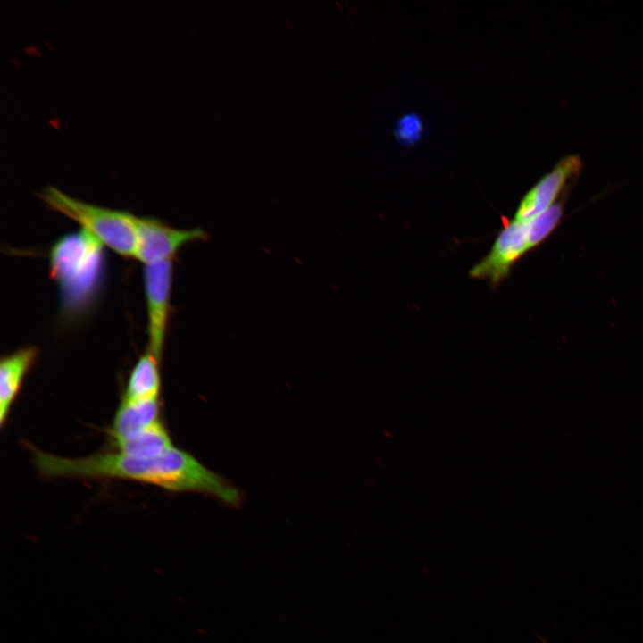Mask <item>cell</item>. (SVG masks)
Instances as JSON below:
<instances>
[{
	"instance_id": "7",
	"label": "cell",
	"mask_w": 643,
	"mask_h": 643,
	"mask_svg": "<svg viewBox=\"0 0 643 643\" xmlns=\"http://www.w3.org/2000/svg\"><path fill=\"white\" fill-rule=\"evenodd\" d=\"M577 157L563 159L545 175L521 200L513 221H527L553 205L567 179L579 171Z\"/></svg>"
},
{
	"instance_id": "3",
	"label": "cell",
	"mask_w": 643,
	"mask_h": 643,
	"mask_svg": "<svg viewBox=\"0 0 643 643\" xmlns=\"http://www.w3.org/2000/svg\"><path fill=\"white\" fill-rule=\"evenodd\" d=\"M39 196L49 208L79 223L104 246L125 258H135L137 216L127 211L77 200L52 186L46 188Z\"/></svg>"
},
{
	"instance_id": "5",
	"label": "cell",
	"mask_w": 643,
	"mask_h": 643,
	"mask_svg": "<svg viewBox=\"0 0 643 643\" xmlns=\"http://www.w3.org/2000/svg\"><path fill=\"white\" fill-rule=\"evenodd\" d=\"M530 250L526 222L506 221L490 251L469 271V275L475 280H489L492 287H497L508 277L517 261Z\"/></svg>"
},
{
	"instance_id": "9",
	"label": "cell",
	"mask_w": 643,
	"mask_h": 643,
	"mask_svg": "<svg viewBox=\"0 0 643 643\" xmlns=\"http://www.w3.org/2000/svg\"><path fill=\"white\" fill-rule=\"evenodd\" d=\"M160 398L121 399L110 428L113 443L141 432L162 422Z\"/></svg>"
},
{
	"instance_id": "11",
	"label": "cell",
	"mask_w": 643,
	"mask_h": 643,
	"mask_svg": "<svg viewBox=\"0 0 643 643\" xmlns=\"http://www.w3.org/2000/svg\"><path fill=\"white\" fill-rule=\"evenodd\" d=\"M121 453L134 456L160 455L173 444L163 422L113 444Z\"/></svg>"
},
{
	"instance_id": "12",
	"label": "cell",
	"mask_w": 643,
	"mask_h": 643,
	"mask_svg": "<svg viewBox=\"0 0 643 643\" xmlns=\"http://www.w3.org/2000/svg\"><path fill=\"white\" fill-rule=\"evenodd\" d=\"M563 216V206L555 203L549 208L525 221L531 249L539 246L555 230Z\"/></svg>"
},
{
	"instance_id": "1",
	"label": "cell",
	"mask_w": 643,
	"mask_h": 643,
	"mask_svg": "<svg viewBox=\"0 0 643 643\" xmlns=\"http://www.w3.org/2000/svg\"><path fill=\"white\" fill-rule=\"evenodd\" d=\"M33 457L38 472L49 477L135 480L172 491L205 493L232 506L243 499L241 491L228 480L174 446L153 456L116 451L68 458L34 449Z\"/></svg>"
},
{
	"instance_id": "8",
	"label": "cell",
	"mask_w": 643,
	"mask_h": 643,
	"mask_svg": "<svg viewBox=\"0 0 643 643\" xmlns=\"http://www.w3.org/2000/svg\"><path fill=\"white\" fill-rule=\"evenodd\" d=\"M38 349L34 346L21 347L2 356L0 361V425L6 422L13 404L17 398L23 380L34 365Z\"/></svg>"
},
{
	"instance_id": "10",
	"label": "cell",
	"mask_w": 643,
	"mask_h": 643,
	"mask_svg": "<svg viewBox=\"0 0 643 643\" xmlns=\"http://www.w3.org/2000/svg\"><path fill=\"white\" fill-rule=\"evenodd\" d=\"M160 364L161 359L146 349L130 371L121 399L137 401L160 398Z\"/></svg>"
},
{
	"instance_id": "2",
	"label": "cell",
	"mask_w": 643,
	"mask_h": 643,
	"mask_svg": "<svg viewBox=\"0 0 643 643\" xmlns=\"http://www.w3.org/2000/svg\"><path fill=\"white\" fill-rule=\"evenodd\" d=\"M104 245L84 230L57 239L49 252V274L58 285L63 313L85 312L95 301L104 271Z\"/></svg>"
},
{
	"instance_id": "6",
	"label": "cell",
	"mask_w": 643,
	"mask_h": 643,
	"mask_svg": "<svg viewBox=\"0 0 643 643\" xmlns=\"http://www.w3.org/2000/svg\"><path fill=\"white\" fill-rule=\"evenodd\" d=\"M136 223L135 259L144 264L172 259L184 245L208 238L202 229L180 230L153 217H137Z\"/></svg>"
},
{
	"instance_id": "13",
	"label": "cell",
	"mask_w": 643,
	"mask_h": 643,
	"mask_svg": "<svg viewBox=\"0 0 643 643\" xmlns=\"http://www.w3.org/2000/svg\"><path fill=\"white\" fill-rule=\"evenodd\" d=\"M422 131L421 119L414 113H408L397 121L395 135L400 143L410 145L420 138Z\"/></svg>"
},
{
	"instance_id": "4",
	"label": "cell",
	"mask_w": 643,
	"mask_h": 643,
	"mask_svg": "<svg viewBox=\"0 0 643 643\" xmlns=\"http://www.w3.org/2000/svg\"><path fill=\"white\" fill-rule=\"evenodd\" d=\"M172 273V259L145 264L143 270L147 314V350L161 360L171 314Z\"/></svg>"
}]
</instances>
